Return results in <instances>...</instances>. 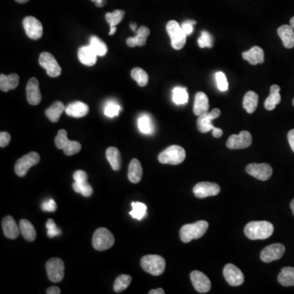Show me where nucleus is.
<instances>
[{
    "mask_svg": "<svg viewBox=\"0 0 294 294\" xmlns=\"http://www.w3.org/2000/svg\"><path fill=\"white\" fill-rule=\"evenodd\" d=\"M273 232V225L267 221L250 222L244 227V234L252 240L267 239L271 237Z\"/></svg>",
    "mask_w": 294,
    "mask_h": 294,
    "instance_id": "f257e3e1",
    "label": "nucleus"
},
{
    "mask_svg": "<svg viewBox=\"0 0 294 294\" xmlns=\"http://www.w3.org/2000/svg\"><path fill=\"white\" fill-rule=\"evenodd\" d=\"M221 115V110L215 108L211 112L204 113L199 115L197 120V129L202 134H206L207 132L213 131V136L214 138H219L223 135L222 129L214 127L212 121L217 119Z\"/></svg>",
    "mask_w": 294,
    "mask_h": 294,
    "instance_id": "f03ea898",
    "label": "nucleus"
},
{
    "mask_svg": "<svg viewBox=\"0 0 294 294\" xmlns=\"http://www.w3.org/2000/svg\"><path fill=\"white\" fill-rule=\"evenodd\" d=\"M208 228V222L199 221L192 224H186L181 228L180 238L182 242L190 243L193 239L201 238Z\"/></svg>",
    "mask_w": 294,
    "mask_h": 294,
    "instance_id": "7ed1b4c3",
    "label": "nucleus"
},
{
    "mask_svg": "<svg viewBox=\"0 0 294 294\" xmlns=\"http://www.w3.org/2000/svg\"><path fill=\"white\" fill-rule=\"evenodd\" d=\"M186 159V150L182 146L178 145L170 146L163 150L158 157L159 163L163 164L178 165L180 164Z\"/></svg>",
    "mask_w": 294,
    "mask_h": 294,
    "instance_id": "20e7f679",
    "label": "nucleus"
},
{
    "mask_svg": "<svg viewBox=\"0 0 294 294\" xmlns=\"http://www.w3.org/2000/svg\"><path fill=\"white\" fill-rule=\"evenodd\" d=\"M142 269L150 275L159 276L165 270V260L159 255H146L141 260Z\"/></svg>",
    "mask_w": 294,
    "mask_h": 294,
    "instance_id": "39448f33",
    "label": "nucleus"
},
{
    "mask_svg": "<svg viewBox=\"0 0 294 294\" xmlns=\"http://www.w3.org/2000/svg\"><path fill=\"white\" fill-rule=\"evenodd\" d=\"M114 239L112 233L105 227L98 228L93 236V246L98 251H105L114 245Z\"/></svg>",
    "mask_w": 294,
    "mask_h": 294,
    "instance_id": "423d86ee",
    "label": "nucleus"
},
{
    "mask_svg": "<svg viewBox=\"0 0 294 294\" xmlns=\"http://www.w3.org/2000/svg\"><path fill=\"white\" fill-rule=\"evenodd\" d=\"M167 34L171 38L172 46L176 50H180L186 45V35L182 30V26L178 21L172 20L169 21L166 26Z\"/></svg>",
    "mask_w": 294,
    "mask_h": 294,
    "instance_id": "0eeeda50",
    "label": "nucleus"
},
{
    "mask_svg": "<svg viewBox=\"0 0 294 294\" xmlns=\"http://www.w3.org/2000/svg\"><path fill=\"white\" fill-rule=\"evenodd\" d=\"M65 265L62 259L53 258L46 263V271L49 280L53 283H59L64 278Z\"/></svg>",
    "mask_w": 294,
    "mask_h": 294,
    "instance_id": "6e6552de",
    "label": "nucleus"
},
{
    "mask_svg": "<svg viewBox=\"0 0 294 294\" xmlns=\"http://www.w3.org/2000/svg\"><path fill=\"white\" fill-rule=\"evenodd\" d=\"M38 63L41 67L45 69L47 74L52 78H56L62 74V68L57 62L55 57L50 53H42L38 58Z\"/></svg>",
    "mask_w": 294,
    "mask_h": 294,
    "instance_id": "1a4fd4ad",
    "label": "nucleus"
},
{
    "mask_svg": "<svg viewBox=\"0 0 294 294\" xmlns=\"http://www.w3.org/2000/svg\"><path fill=\"white\" fill-rule=\"evenodd\" d=\"M40 161V156L37 152L28 153L17 161L15 164V173L19 177H24L27 174L28 170L33 166L36 165Z\"/></svg>",
    "mask_w": 294,
    "mask_h": 294,
    "instance_id": "9d476101",
    "label": "nucleus"
},
{
    "mask_svg": "<svg viewBox=\"0 0 294 294\" xmlns=\"http://www.w3.org/2000/svg\"><path fill=\"white\" fill-rule=\"evenodd\" d=\"M246 172L260 181H267L273 174V170L268 163H249L246 166Z\"/></svg>",
    "mask_w": 294,
    "mask_h": 294,
    "instance_id": "9b49d317",
    "label": "nucleus"
},
{
    "mask_svg": "<svg viewBox=\"0 0 294 294\" xmlns=\"http://www.w3.org/2000/svg\"><path fill=\"white\" fill-rule=\"evenodd\" d=\"M221 191L219 185L215 182H202L195 185L193 188V193L199 199H204L207 197L218 195Z\"/></svg>",
    "mask_w": 294,
    "mask_h": 294,
    "instance_id": "f8f14e48",
    "label": "nucleus"
},
{
    "mask_svg": "<svg viewBox=\"0 0 294 294\" xmlns=\"http://www.w3.org/2000/svg\"><path fill=\"white\" fill-rule=\"evenodd\" d=\"M26 35L33 40H38L43 36V25L34 17H26L22 22Z\"/></svg>",
    "mask_w": 294,
    "mask_h": 294,
    "instance_id": "ddd939ff",
    "label": "nucleus"
},
{
    "mask_svg": "<svg viewBox=\"0 0 294 294\" xmlns=\"http://www.w3.org/2000/svg\"><path fill=\"white\" fill-rule=\"evenodd\" d=\"M252 141L249 132L242 131L239 135H231L227 140V146L231 150L248 148L252 144Z\"/></svg>",
    "mask_w": 294,
    "mask_h": 294,
    "instance_id": "4468645a",
    "label": "nucleus"
},
{
    "mask_svg": "<svg viewBox=\"0 0 294 294\" xmlns=\"http://www.w3.org/2000/svg\"><path fill=\"white\" fill-rule=\"evenodd\" d=\"M285 253V247L282 243H273L267 246L261 252V260L266 263L279 260Z\"/></svg>",
    "mask_w": 294,
    "mask_h": 294,
    "instance_id": "2eb2a0df",
    "label": "nucleus"
},
{
    "mask_svg": "<svg viewBox=\"0 0 294 294\" xmlns=\"http://www.w3.org/2000/svg\"><path fill=\"white\" fill-rule=\"evenodd\" d=\"M223 275L230 285L236 286L241 285L244 281V275L239 268L235 265H226L223 269Z\"/></svg>",
    "mask_w": 294,
    "mask_h": 294,
    "instance_id": "dca6fc26",
    "label": "nucleus"
},
{
    "mask_svg": "<svg viewBox=\"0 0 294 294\" xmlns=\"http://www.w3.org/2000/svg\"><path fill=\"white\" fill-rule=\"evenodd\" d=\"M193 286L197 292L206 293L211 289V281L205 274L201 271H193L190 275Z\"/></svg>",
    "mask_w": 294,
    "mask_h": 294,
    "instance_id": "f3484780",
    "label": "nucleus"
},
{
    "mask_svg": "<svg viewBox=\"0 0 294 294\" xmlns=\"http://www.w3.org/2000/svg\"><path fill=\"white\" fill-rule=\"evenodd\" d=\"M26 98L32 106H36L40 103L42 100L39 85L36 78H31L26 85Z\"/></svg>",
    "mask_w": 294,
    "mask_h": 294,
    "instance_id": "a211bd4d",
    "label": "nucleus"
},
{
    "mask_svg": "<svg viewBox=\"0 0 294 294\" xmlns=\"http://www.w3.org/2000/svg\"><path fill=\"white\" fill-rule=\"evenodd\" d=\"M3 230L5 236L9 239H17L19 236L21 230L19 226H17V222L13 217H5L2 221Z\"/></svg>",
    "mask_w": 294,
    "mask_h": 294,
    "instance_id": "6ab92c4d",
    "label": "nucleus"
},
{
    "mask_svg": "<svg viewBox=\"0 0 294 294\" xmlns=\"http://www.w3.org/2000/svg\"><path fill=\"white\" fill-rule=\"evenodd\" d=\"M97 57L95 52L93 51L90 45L81 47L78 49V57L79 62L85 66H93L97 63Z\"/></svg>",
    "mask_w": 294,
    "mask_h": 294,
    "instance_id": "aec40b11",
    "label": "nucleus"
},
{
    "mask_svg": "<svg viewBox=\"0 0 294 294\" xmlns=\"http://www.w3.org/2000/svg\"><path fill=\"white\" fill-rule=\"evenodd\" d=\"M242 57L253 66L264 62V51L260 47H253L248 51L243 52Z\"/></svg>",
    "mask_w": 294,
    "mask_h": 294,
    "instance_id": "412c9836",
    "label": "nucleus"
},
{
    "mask_svg": "<svg viewBox=\"0 0 294 294\" xmlns=\"http://www.w3.org/2000/svg\"><path fill=\"white\" fill-rule=\"evenodd\" d=\"M65 111L69 116L74 117V118H82L88 114L89 107L83 102H74L69 104L66 106Z\"/></svg>",
    "mask_w": 294,
    "mask_h": 294,
    "instance_id": "4be33fe9",
    "label": "nucleus"
},
{
    "mask_svg": "<svg viewBox=\"0 0 294 294\" xmlns=\"http://www.w3.org/2000/svg\"><path fill=\"white\" fill-rule=\"evenodd\" d=\"M208 109H209V103H208V98L207 95L203 92L197 93L195 98L194 108H193V111L195 115L199 116L207 112Z\"/></svg>",
    "mask_w": 294,
    "mask_h": 294,
    "instance_id": "5701e85b",
    "label": "nucleus"
},
{
    "mask_svg": "<svg viewBox=\"0 0 294 294\" xmlns=\"http://www.w3.org/2000/svg\"><path fill=\"white\" fill-rule=\"evenodd\" d=\"M150 31L148 27L146 26H141L137 31V35L135 37L129 38L126 41L127 45L130 48L134 47L145 46L146 44V38L149 36Z\"/></svg>",
    "mask_w": 294,
    "mask_h": 294,
    "instance_id": "b1692460",
    "label": "nucleus"
},
{
    "mask_svg": "<svg viewBox=\"0 0 294 294\" xmlns=\"http://www.w3.org/2000/svg\"><path fill=\"white\" fill-rule=\"evenodd\" d=\"M277 32L286 49H292L294 47L293 28L288 25H284L278 28Z\"/></svg>",
    "mask_w": 294,
    "mask_h": 294,
    "instance_id": "393cba45",
    "label": "nucleus"
},
{
    "mask_svg": "<svg viewBox=\"0 0 294 294\" xmlns=\"http://www.w3.org/2000/svg\"><path fill=\"white\" fill-rule=\"evenodd\" d=\"M19 85V76L17 74H11L5 75L2 74L0 75V89L3 92H9L13 90Z\"/></svg>",
    "mask_w": 294,
    "mask_h": 294,
    "instance_id": "a878e982",
    "label": "nucleus"
},
{
    "mask_svg": "<svg viewBox=\"0 0 294 294\" xmlns=\"http://www.w3.org/2000/svg\"><path fill=\"white\" fill-rule=\"evenodd\" d=\"M279 91L280 88L279 85H274L271 86L270 96L265 101V108L267 110H275L276 106L281 102V96Z\"/></svg>",
    "mask_w": 294,
    "mask_h": 294,
    "instance_id": "bb28decb",
    "label": "nucleus"
},
{
    "mask_svg": "<svg viewBox=\"0 0 294 294\" xmlns=\"http://www.w3.org/2000/svg\"><path fill=\"white\" fill-rule=\"evenodd\" d=\"M129 179L133 183H138L142 180V167L139 160L137 159H133L129 163Z\"/></svg>",
    "mask_w": 294,
    "mask_h": 294,
    "instance_id": "cd10ccee",
    "label": "nucleus"
},
{
    "mask_svg": "<svg viewBox=\"0 0 294 294\" xmlns=\"http://www.w3.org/2000/svg\"><path fill=\"white\" fill-rule=\"evenodd\" d=\"M19 227L21 235L27 241H34V239H36V230L30 221L22 219L20 221Z\"/></svg>",
    "mask_w": 294,
    "mask_h": 294,
    "instance_id": "c85d7f7f",
    "label": "nucleus"
},
{
    "mask_svg": "<svg viewBox=\"0 0 294 294\" xmlns=\"http://www.w3.org/2000/svg\"><path fill=\"white\" fill-rule=\"evenodd\" d=\"M64 110H66L64 104L62 102H56L45 110V114L49 120L52 121L53 123H57Z\"/></svg>",
    "mask_w": 294,
    "mask_h": 294,
    "instance_id": "c756f323",
    "label": "nucleus"
},
{
    "mask_svg": "<svg viewBox=\"0 0 294 294\" xmlns=\"http://www.w3.org/2000/svg\"><path fill=\"white\" fill-rule=\"evenodd\" d=\"M106 159L114 171H119L121 167V154L119 150L111 146L106 150Z\"/></svg>",
    "mask_w": 294,
    "mask_h": 294,
    "instance_id": "7c9ffc66",
    "label": "nucleus"
},
{
    "mask_svg": "<svg viewBox=\"0 0 294 294\" xmlns=\"http://www.w3.org/2000/svg\"><path fill=\"white\" fill-rule=\"evenodd\" d=\"M278 282L284 287L294 286V268L293 267H284L278 275Z\"/></svg>",
    "mask_w": 294,
    "mask_h": 294,
    "instance_id": "2f4dec72",
    "label": "nucleus"
},
{
    "mask_svg": "<svg viewBox=\"0 0 294 294\" xmlns=\"http://www.w3.org/2000/svg\"><path fill=\"white\" fill-rule=\"evenodd\" d=\"M258 104V95L255 92L249 91L243 98V106L248 114H253L256 110Z\"/></svg>",
    "mask_w": 294,
    "mask_h": 294,
    "instance_id": "473e14b6",
    "label": "nucleus"
},
{
    "mask_svg": "<svg viewBox=\"0 0 294 294\" xmlns=\"http://www.w3.org/2000/svg\"><path fill=\"white\" fill-rule=\"evenodd\" d=\"M131 76L138 83L140 87H145L148 83V74L142 68L136 67L133 69Z\"/></svg>",
    "mask_w": 294,
    "mask_h": 294,
    "instance_id": "72a5a7b5",
    "label": "nucleus"
},
{
    "mask_svg": "<svg viewBox=\"0 0 294 294\" xmlns=\"http://www.w3.org/2000/svg\"><path fill=\"white\" fill-rule=\"evenodd\" d=\"M90 47L95 52L96 54L100 57H103L108 52L106 44L97 36H92L90 38Z\"/></svg>",
    "mask_w": 294,
    "mask_h": 294,
    "instance_id": "f704fd0d",
    "label": "nucleus"
},
{
    "mask_svg": "<svg viewBox=\"0 0 294 294\" xmlns=\"http://www.w3.org/2000/svg\"><path fill=\"white\" fill-rule=\"evenodd\" d=\"M188 99V93L185 88L177 87L173 90V101L177 105H184Z\"/></svg>",
    "mask_w": 294,
    "mask_h": 294,
    "instance_id": "c9c22d12",
    "label": "nucleus"
},
{
    "mask_svg": "<svg viewBox=\"0 0 294 294\" xmlns=\"http://www.w3.org/2000/svg\"><path fill=\"white\" fill-rule=\"evenodd\" d=\"M138 128L142 134H150L154 131L152 121L147 114H143L138 119Z\"/></svg>",
    "mask_w": 294,
    "mask_h": 294,
    "instance_id": "e433bc0d",
    "label": "nucleus"
},
{
    "mask_svg": "<svg viewBox=\"0 0 294 294\" xmlns=\"http://www.w3.org/2000/svg\"><path fill=\"white\" fill-rule=\"evenodd\" d=\"M132 277L129 275H120L116 278L114 284V290L115 292H121L124 291L131 284Z\"/></svg>",
    "mask_w": 294,
    "mask_h": 294,
    "instance_id": "4c0bfd02",
    "label": "nucleus"
},
{
    "mask_svg": "<svg viewBox=\"0 0 294 294\" xmlns=\"http://www.w3.org/2000/svg\"><path fill=\"white\" fill-rule=\"evenodd\" d=\"M132 207H133V210L129 213V214L137 220H142V218L146 216L147 207L144 203L141 202H133Z\"/></svg>",
    "mask_w": 294,
    "mask_h": 294,
    "instance_id": "58836bf2",
    "label": "nucleus"
},
{
    "mask_svg": "<svg viewBox=\"0 0 294 294\" xmlns=\"http://www.w3.org/2000/svg\"><path fill=\"white\" fill-rule=\"evenodd\" d=\"M125 16V12L123 10H114L112 13H107L106 14V20L110 26H116L121 21H123Z\"/></svg>",
    "mask_w": 294,
    "mask_h": 294,
    "instance_id": "ea45409f",
    "label": "nucleus"
},
{
    "mask_svg": "<svg viewBox=\"0 0 294 294\" xmlns=\"http://www.w3.org/2000/svg\"><path fill=\"white\" fill-rule=\"evenodd\" d=\"M73 189L75 192L79 193L85 197L91 196L93 194V188L87 182H74L73 184Z\"/></svg>",
    "mask_w": 294,
    "mask_h": 294,
    "instance_id": "a19ab883",
    "label": "nucleus"
},
{
    "mask_svg": "<svg viewBox=\"0 0 294 294\" xmlns=\"http://www.w3.org/2000/svg\"><path fill=\"white\" fill-rule=\"evenodd\" d=\"M70 141L67 138V132L65 129H61L55 138L56 146L60 150H63Z\"/></svg>",
    "mask_w": 294,
    "mask_h": 294,
    "instance_id": "79ce46f5",
    "label": "nucleus"
},
{
    "mask_svg": "<svg viewBox=\"0 0 294 294\" xmlns=\"http://www.w3.org/2000/svg\"><path fill=\"white\" fill-rule=\"evenodd\" d=\"M80 150L81 144L76 141H70L69 143L66 145V147L63 149L65 155H69V156L75 155L77 153L79 152Z\"/></svg>",
    "mask_w": 294,
    "mask_h": 294,
    "instance_id": "37998d69",
    "label": "nucleus"
},
{
    "mask_svg": "<svg viewBox=\"0 0 294 294\" xmlns=\"http://www.w3.org/2000/svg\"><path fill=\"white\" fill-rule=\"evenodd\" d=\"M46 227L48 229V233L47 235L49 238L56 237L57 235H61L62 234V231L60 230L58 227H57L55 222L53 219H49L46 223Z\"/></svg>",
    "mask_w": 294,
    "mask_h": 294,
    "instance_id": "c03bdc74",
    "label": "nucleus"
},
{
    "mask_svg": "<svg viewBox=\"0 0 294 294\" xmlns=\"http://www.w3.org/2000/svg\"><path fill=\"white\" fill-rule=\"evenodd\" d=\"M199 46L203 49V48H212L213 47V38L210 35L209 33L207 31L201 32V36L199 37L198 39Z\"/></svg>",
    "mask_w": 294,
    "mask_h": 294,
    "instance_id": "a18cd8bd",
    "label": "nucleus"
},
{
    "mask_svg": "<svg viewBox=\"0 0 294 294\" xmlns=\"http://www.w3.org/2000/svg\"><path fill=\"white\" fill-rule=\"evenodd\" d=\"M120 110L121 107L118 104L114 103V102H109L105 108V114L106 116L113 118V117L117 116L119 114Z\"/></svg>",
    "mask_w": 294,
    "mask_h": 294,
    "instance_id": "49530a36",
    "label": "nucleus"
},
{
    "mask_svg": "<svg viewBox=\"0 0 294 294\" xmlns=\"http://www.w3.org/2000/svg\"><path fill=\"white\" fill-rule=\"evenodd\" d=\"M216 81L218 88L220 91L226 92L228 89V82L224 73L218 72L216 74Z\"/></svg>",
    "mask_w": 294,
    "mask_h": 294,
    "instance_id": "de8ad7c7",
    "label": "nucleus"
},
{
    "mask_svg": "<svg viewBox=\"0 0 294 294\" xmlns=\"http://www.w3.org/2000/svg\"><path fill=\"white\" fill-rule=\"evenodd\" d=\"M41 208H42L43 211L51 212V213H53V212H55L56 210H57V203H56L53 199H48V200H45V201L42 203Z\"/></svg>",
    "mask_w": 294,
    "mask_h": 294,
    "instance_id": "09e8293b",
    "label": "nucleus"
},
{
    "mask_svg": "<svg viewBox=\"0 0 294 294\" xmlns=\"http://www.w3.org/2000/svg\"><path fill=\"white\" fill-rule=\"evenodd\" d=\"M196 24V21H192V20H187L181 25L182 30L185 32L186 35H190L192 34L193 30H194V26Z\"/></svg>",
    "mask_w": 294,
    "mask_h": 294,
    "instance_id": "8fccbe9b",
    "label": "nucleus"
},
{
    "mask_svg": "<svg viewBox=\"0 0 294 294\" xmlns=\"http://www.w3.org/2000/svg\"><path fill=\"white\" fill-rule=\"evenodd\" d=\"M74 180L76 182H87L88 174L83 170H77L74 174Z\"/></svg>",
    "mask_w": 294,
    "mask_h": 294,
    "instance_id": "3c124183",
    "label": "nucleus"
},
{
    "mask_svg": "<svg viewBox=\"0 0 294 294\" xmlns=\"http://www.w3.org/2000/svg\"><path fill=\"white\" fill-rule=\"evenodd\" d=\"M11 135L7 132H1L0 134V146L6 147L10 143Z\"/></svg>",
    "mask_w": 294,
    "mask_h": 294,
    "instance_id": "603ef678",
    "label": "nucleus"
},
{
    "mask_svg": "<svg viewBox=\"0 0 294 294\" xmlns=\"http://www.w3.org/2000/svg\"><path fill=\"white\" fill-rule=\"evenodd\" d=\"M288 141L290 147L294 152V129L290 130L288 134Z\"/></svg>",
    "mask_w": 294,
    "mask_h": 294,
    "instance_id": "864d4df0",
    "label": "nucleus"
},
{
    "mask_svg": "<svg viewBox=\"0 0 294 294\" xmlns=\"http://www.w3.org/2000/svg\"><path fill=\"white\" fill-rule=\"evenodd\" d=\"M46 292L48 294H60L61 293V289L57 286H52L47 289Z\"/></svg>",
    "mask_w": 294,
    "mask_h": 294,
    "instance_id": "5fc2aeb1",
    "label": "nucleus"
},
{
    "mask_svg": "<svg viewBox=\"0 0 294 294\" xmlns=\"http://www.w3.org/2000/svg\"><path fill=\"white\" fill-rule=\"evenodd\" d=\"M98 8H102L106 5V0H91Z\"/></svg>",
    "mask_w": 294,
    "mask_h": 294,
    "instance_id": "6e6d98bb",
    "label": "nucleus"
},
{
    "mask_svg": "<svg viewBox=\"0 0 294 294\" xmlns=\"http://www.w3.org/2000/svg\"><path fill=\"white\" fill-rule=\"evenodd\" d=\"M150 294H164L163 288H156V289L150 290L149 292Z\"/></svg>",
    "mask_w": 294,
    "mask_h": 294,
    "instance_id": "4d7b16f0",
    "label": "nucleus"
},
{
    "mask_svg": "<svg viewBox=\"0 0 294 294\" xmlns=\"http://www.w3.org/2000/svg\"><path fill=\"white\" fill-rule=\"evenodd\" d=\"M115 32H116V26H111V27H110V33H109V34H110V35H113V34H114Z\"/></svg>",
    "mask_w": 294,
    "mask_h": 294,
    "instance_id": "13d9d810",
    "label": "nucleus"
},
{
    "mask_svg": "<svg viewBox=\"0 0 294 294\" xmlns=\"http://www.w3.org/2000/svg\"><path fill=\"white\" fill-rule=\"evenodd\" d=\"M130 27H131L132 30H134V31H136V28H137V24L136 23L130 24Z\"/></svg>",
    "mask_w": 294,
    "mask_h": 294,
    "instance_id": "bf43d9fd",
    "label": "nucleus"
},
{
    "mask_svg": "<svg viewBox=\"0 0 294 294\" xmlns=\"http://www.w3.org/2000/svg\"><path fill=\"white\" fill-rule=\"evenodd\" d=\"M290 207H291V209L292 211V214L294 215V199H292V201H291V203H290Z\"/></svg>",
    "mask_w": 294,
    "mask_h": 294,
    "instance_id": "052dcab7",
    "label": "nucleus"
},
{
    "mask_svg": "<svg viewBox=\"0 0 294 294\" xmlns=\"http://www.w3.org/2000/svg\"><path fill=\"white\" fill-rule=\"evenodd\" d=\"M16 2L18 3V4H26L29 0H15Z\"/></svg>",
    "mask_w": 294,
    "mask_h": 294,
    "instance_id": "680f3d73",
    "label": "nucleus"
},
{
    "mask_svg": "<svg viewBox=\"0 0 294 294\" xmlns=\"http://www.w3.org/2000/svg\"><path fill=\"white\" fill-rule=\"evenodd\" d=\"M290 26H292L294 30V17H292L291 20H290Z\"/></svg>",
    "mask_w": 294,
    "mask_h": 294,
    "instance_id": "e2e57ef3",
    "label": "nucleus"
},
{
    "mask_svg": "<svg viewBox=\"0 0 294 294\" xmlns=\"http://www.w3.org/2000/svg\"><path fill=\"white\" fill-rule=\"evenodd\" d=\"M292 105H293V106H294V98H293V100H292Z\"/></svg>",
    "mask_w": 294,
    "mask_h": 294,
    "instance_id": "0e129e2a",
    "label": "nucleus"
}]
</instances>
